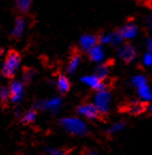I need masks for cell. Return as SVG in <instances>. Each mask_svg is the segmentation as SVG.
Returning a JSON list of instances; mask_svg holds the SVG:
<instances>
[{"label":"cell","instance_id":"obj_20","mask_svg":"<svg viewBox=\"0 0 152 155\" xmlns=\"http://www.w3.org/2000/svg\"><path fill=\"white\" fill-rule=\"evenodd\" d=\"M16 7L23 13L29 11L30 7H31V0H15Z\"/></svg>","mask_w":152,"mask_h":155},{"label":"cell","instance_id":"obj_25","mask_svg":"<svg viewBox=\"0 0 152 155\" xmlns=\"http://www.w3.org/2000/svg\"><path fill=\"white\" fill-rule=\"evenodd\" d=\"M47 151L48 153H50L52 155H62L66 153V152H62L63 150H61V149H47Z\"/></svg>","mask_w":152,"mask_h":155},{"label":"cell","instance_id":"obj_3","mask_svg":"<svg viewBox=\"0 0 152 155\" xmlns=\"http://www.w3.org/2000/svg\"><path fill=\"white\" fill-rule=\"evenodd\" d=\"M63 105V100L60 96H52L46 100H39L34 103V107L36 109L45 110L52 114H58Z\"/></svg>","mask_w":152,"mask_h":155},{"label":"cell","instance_id":"obj_18","mask_svg":"<svg viewBox=\"0 0 152 155\" xmlns=\"http://www.w3.org/2000/svg\"><path fill=\"white\" fill-rule=\"evenodd\" d=\"M110 37H111V39H110V45H113V46H120V45H122V43H123V38H122V35H121V33H120V31H113V32H111L110 33Z\"/></svg>","mask_w":152,"mask_h":155},{"label":"cell","instance_id":"obj_13","mask_svg":"<svg viewBox=\"0 0 152 155\" xmlns=\"http://www.w3.org/2000/svg\"><path fill=\"white\" fill-rule=\"evenodd\" d=\"M56 84L57 89L59 90V92L61 94H66V92H69V90L71 88V82L66 75H59V77L57 78Z\"/></svg>","mask_w":152,"mask_h":155},{"label":"cell","instance_id":"obj_4","mask_svg":"<svg viewBox=\"0 0 152 155\" xmlns=\"http://www.w3.org/2000/svg\"><path fill=\"white\" fill-rule=\"evenodd\" d=\"M111 95L109 91L104 88V89L98 90L94 94V100L93 103L101 112V114H106L109 110V103H110Z\"/></svg>","mask_w":152,"mask_h":155},{"label":"cell","instance_id":"obj_22","mask_svg":"<svg viewBox=\"0 0 152 155\" xmlns=\"http://www.w3.org/2000/svg\"><path fill=\"white\" fill-rule=\"evenodd\" d=\"M0 101L3 105L8 104V102L10 101V89L8 87H1L0 88Z\"/></svg>","mask_w":152,"mask_h":155},{"label":"cell","instance_id":"obj_16","mask_svg":"<svg viewBox=\"0 0 152 155\" xmlns=\"http://www.w3.org/2000/svg\"><path fill=\"white\" fill-rule=\"evenodd\" d=\"M127 111L132 114H139L145 110V106L139 102H135V103H132L130 104L129 106L127 107Z\"/></svg>","mask_w":152,"mask_h":155},{"label":"cell","instance_id":"obj_14","mask_svg":"<svg viewBox=\"0 0 152 155\" xmlns=\"http://www.w3.org/2000/svg\"><path fill=\"white\" fill-rule=\"evenodd\" d=\"M80 63V54L79 53H76L74 55L71 56L70 60L68 62V66H66V71H68L69 74H73L76 70H77L78 65Z\"/></svg>","mask_w":152,"mask_h":155},{"label":"cell","instance_id":"obj_11","mask_svg":"<svg viewBox=\"0 0 152 155\" xmlns=\"http://www.w3.org/2000/svg\"><path fill=\"white\" fill-rule=\"evenodd\" d=\"M88 55H89V58H90L91 61L101 62V61H103L105 58L104 48L102 47V45H100V44L98 43L96 45H94L90 50H89Z\"/></svg>","mask_w":152,"mask_h":155},{"label":"cell","instance_id":"obj_12","mask_svg":"<svg viewBox=\"0 0 152 155\" xmlns=\"http://www.w3.org/2000/svg\"><path fill=\"white\" fill-rule=\"evenodd\" d=\"M26 27V21L23 17H17L15 19V23H14L13 29H12V37L17 39V38H21L23 35L24 31H25Z\"/></svg>","mask_w":152,"mask_h":155},{"label":"cell","instance_id":"obj_6","mask_svg":"<svg viewBox=\"0 0 152 155\" xmlns=\"http://www.w3.org/2000/svg\"><path fill=\"white\" fill-rule=\"evenodd\" d=\"M10 102H12L13 104H17L21 102L22 97L24 95V84L22 81H13L10 84Z\"/></svg>","mask_w":152,"mask_h":155},{"label":"cell","instance_id":"obj_28","mask_svg":"<svg viewBox=\"0 0 152 155\" xmlns=\"http://www.w3.org/2000/svg\"><path fill=\"white\" fill-rule=\"evenodd\" d=\"M146 23H147V26L149 28H152V16H149L146 18Z\"/></svg>","mask_w":152,"mask_h":155},{"label":"cell","instance_id":"obj_9","mask_svg":"<svg viewBox=\"0 0 152 155\" xmlns=\"http://www.w3.org/2000/svg\"><path fill=\"white\" fill-rule=\"evenodd\" d=\"M98 43H99V37H96L94 34L86 33V34H83L82 37L79 38V47L84 51H86V53H88L89 50Z\"/></svg>","mask_w":152,"mask_h":155},{"label":"cell","instance_id":"obj_1","mask_svg":"<svg viewBox=\"0 0 152 155\" xmlns=\"http://www.w3.org/2000/svg\"><path fill=\"white\" fill-rule=\"evenodd\" d=\"M59 125L74 136H85L88 133L87 124L77 117H66L59 120Z\"/></svg>","mask_w":152,"mask_h":155},{"label":"cell","instance_id":"obj_30","mask_svg":"<svg viewBox=\"0 0 152 155\" xmlns=\"http://www.w3.org/2000/svg\"><path fill=\"white\" fill-rule=\"evenodd\" d=\"M150 68H151V71H152V65H151V66H150Z\"/></svg>","mask_w":152,"mask_h":155},{"label":"cell","instance_id":"obj_7","mask_svg":"<svg viewBox=\"0 0 152 155\" xmlns=\"http://www.w3.org/2000/svg\"><path fill=\"white\" fill-rule=\"evenodd\" d=\"M80 80H82L83 84H87L88 87H90L91 89H93V90H96V91L106 88L103 79H101L98 75H96V74L86 75V76H84V77L80 78Z\"/></svg>","mask_w":152,"mask_h":155},{"label":"cell","instance_id":"obj_23","mask_svg":"<svg viewBox=\"0 0 152 155\" xmlns=\"http://www.w3.org/2000/svg\"><path fill=\"white\" fill-rule=\"evenodd\" d=\"M125 127V123L124 122H116V123H113V125L110 126V128L108 130V133L109 134H117V133L121 132L123 128Z\"/></svg>","mask_w":152,"mask_h":155},{"label":"cell","instance_id":"obj_2","mask_svg":"<svg viewBox=\"0 0 152 155\" xmlns=\"http://www.w3.org/2000/svg\"><path fill=\"white\" fill-rule=\"evenodd\" d=\"M19 64H21L19 54L15 50H11L5 57V60L2 64V68H1V73L5 77L12 78L15 72L17 71V68H19Z\"/></svg>","mask_w":152,"mask_h":155},{"label":"cell","instance_id":"obj_21","mask_svg":"<svg viewBox=\"0 0 152 155\" xmlns=\"http://www.w3.org/2000/svg\"><path fill=\"white\" fill-rule=\"evenodd\" d=\"M108 71H109V68L106 63H102L101 65H99L96 70V75H98L101 79L104 80L106 78L107 74H108Z\"/></svg>","mask_w":152,"mask_h":155},{"label":"cell","instance_id":"obj_8","mask_svg":"<svg viewBox=\"0 0 152 155\" xmlns=\"http://www.w3.org/2000/svg\"><path fill=\"white\" fill-rule=\"evenodd\" d=\"M119 57L125 62V63H130L136 57V50H135L134 46L131 44H122L120 45L119 48Z\"/></svg>","mask_w":152,"mask_h":155},{"label":"cell","instance_id":"obj_5","mask_svg":"<svg viewBox=\"0 0 152 155\" xmlns=\"http://www.w3.org/2000/svg\"><path fill=\"white\" fill-rule=\"evenodd\" d=\"M78 114L89 120H98L101 117V112L94 105V103H84L77 107Z\"/></svg>","mask_w":152,"mask_h":155},{"label":"cell","instance_id":"obj_15","mask_svg":"<svg viewBox=\"0 0 152 155\" xmlns=\"http://www.w3.org/2000/svg\"><path fill=\"white\" fill-rule=\"evenodd\" d=\"M137 94L145 102H152V90L148 84L137 88Z\"/></svg>","mask_w":152,"mask_h":155},{"label":"cell","instance_id":"obj_27","mask_svg":"<svg viewBox=\"0 0 152 155\" xmlns=\"http://www.w3.org/2000/svg\"><path fill=\"white\" fill-rule=\"evenodd\" d=\"M146 46H147L148 51L152 53V38H149V39L147 40V42H146Z\"/></svg>","mask_w":152,"mask_h":155},{"label":"cell","instance_id":"obj_29","mask_svg":"<svg viewBox=\"0 0 152 155\" xmlns=\"http://www.w3.org/2000/svg\"><path fill=\"white\" fill-rule=\"evenodd\" d=\"M149 110H150V111L152 112V104H151V105H150V107H149Z\"/></svg>","mask_w":152,"mask_h":155},{"label":"cell","instance_id":"obj_10","mask_svg":"<svg viewBox=\"0 0 152 155\" xmlns=\"http://www.w3.org/2000/svg\"><path fill=\"white\" fill-rule=\"evenodd\" d=\"M119 31H120L121 35H122V38L124 40H132L133 38H135L137 35L138 28H137V26L133 21H129Z\"/></svg>","mask_w":152,"mask_h":155},{"label":"cell","instance_id":"obj_26","mask_svg":"<svg viewBox=\"0 0 152 155\" xmlns=\"http://www.w3.org/2000/svg\"><path fill=\"white\" fill-rule=\"evenodd\" d=\"M31 76H32V74L29 73V72H28V70H24L23 78H24V80H25L26 82H29L30 81V79H31Z\"/></svg>","mask_w":152,"mask_h":155},{"label":"cell","instance_id":"obj_19","mask_svg":"<svg viewBox=\"0 0 152 155\" xmlns=\"http://www.w3.org/2000/svg\"><path fill=\"white\" fill-rule=\"evenodd\" d=\"M35 120H36V110H34V109L28 110V111L23 116V118H22V121L26 124L33 123Z\"/></svg>","mask_w":152,"mask_h":155},{"label":"cell","instance_id":"obj_24","mask_svg":"<svg viewBox=\"0 0 152 155\" xmlns=\"http://www.w3.org/2000/svg\"><path fill=\"white\" fill-rule=\"evenodd\" d=\"M143 63H144V65L149 66V68L152 65V53L148 51V53H146L145 55H144Z\"/></svg>","mask_w":152,"mask_h":155},{"label":"cell","instance_id":"obj_17","mask_svg":"<svg viewBox=\"0 0 152 155\" xmlns=\"http://www.w3.org/2000/svg\"><path fill=\"white\" fill-rule=\"evenodd\" d=\"M146 84H148L147 78H146V76H144V75H135L131 78V84L134 88H136V89Z\"/></svg>","mask_w":152,"mask_h":155}]
</instances>
